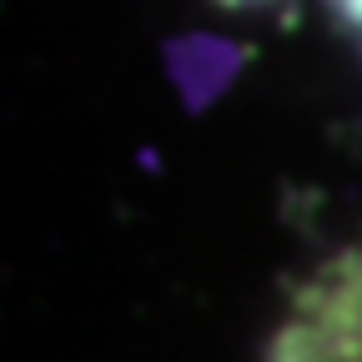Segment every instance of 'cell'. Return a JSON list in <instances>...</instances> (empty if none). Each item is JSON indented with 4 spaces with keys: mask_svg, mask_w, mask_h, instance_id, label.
I'll return each instance as SVG.
<instances>
[{
    "mask_svg": "<svg viewBox=\"0 0 362 362\" xmlns=\"http://www.w3.org/2000/svg\"><path fill=\"white\" fill-rule=\"evenodd\" d=\"M262 362H362V242L297 287Z\"/></svg>",
    "mask_w": 362,
    "mask_h": 362,
    "instance_id": "obj_1",
    "label": "cell"
},
{
    "mask_svg": "<svg viewBox=\"0 0 362 362\" xmlns=\"http://www.w3.org/2000/svg\"><path fill=\"white\" fill-rule=\"evenodd\" d=\"M317 6H322V11L337 21V30L362 51V0H317Z\"/></svg>",
    "mask_w": 362,
    "mask_h": 362,
    "instance_id": "obj_2",
    "label": "cell"
}]
</instances>
